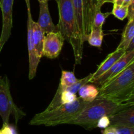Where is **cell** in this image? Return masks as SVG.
<instances>
[{
	"mask_svg": "<svg viewBox=\"0 0 134 134\" xmlns=\"http://www.w3.org/2000/svg\"><path fill=\"white\" fill-rule=\"evenodd\" d=\"M97 98L107 99L116 103L134 105V61L99 87Z\"/></svg>",
	"mask_w": 134,
	"mask_h": 134,
	"instance_id": "obj_1",
	"label": "cell"
},
{
	"mask_svg": "<svg viewBox=\"0 0 134 134\" xmlns=\"http://www.w3.org/2000/svg\"><path fill=\"white\" fill-rule=\"evenodd\" d=\"M58 3L59 22L56 26L64 39L71 45L76 64L82 59L84 42L78 29L72 0H56Z\"/></svg>",
	"mask_w": 134,
	"mask_h": 134,
	"instance_id": "obj_2",
	"label": "cell"
},
{
	"mask_svg": "<svg viewBox=\"0 0 134 134\" xmlns=\"http://www.w3.org/2000/svg\"><path fill=\"white\" fill-rule=\"evenodd\" d=\"M132 106V104H120L103 98H96L92 102H88L78 116L69 124L78 125L86 130L96 127L97 123L103 116H110L123 109Z\"/></svg>",
	"mask_w": 134,
	"mask_h": 134,
	"instance_id": "obj_3",
	"label": "cell"
},
{
	"mask_svg": "<svg viewBox=\"0 0 134 134\" xmlns=\"http://www.w3.org/2000/svg\"><path fill=\"white\" fill-rule=\"evenodd\" d=\"M88 102L84 101L80 97L74 102L64 104L51 110H46L36 114L29 122L30 125L55 126L60 124H69L78 116Z\"/></svg>",
	"mask_w": 134,
	"mask_h": 134,
	"instance_id": "obj_4",
	"label": "cell"
},
{
	"mask_svg": "<svg viewBox=\"0 0 134 134\" xmlns=\"http://www.w3.org/2000/svg\"><path fill=\"white\" fill-rule=\"evenodd\" d=\"M78 29L82 42L87 40L92 28L98 0H72Z\"/></svg>",
	"mask_w": 134,
	"mask_h": 134,
	"instance_id": "obj_5",
	"label": "cell"
},
{
	"mask_svg": "<svg viewBox=\"0 0 134 134\" xmlns=\"http://www.w3.org/2000/svg\"><path fill=\"white\" fill-rule=\"evenodd\" d=\"M10 114L14 116L16 123H17L18 120L26 115L13 101L7 76L4 77L0 76V116L3 123H9Z\"/></svg>",
	"mask_w": 134,
	"mask_h": 134,
	"instance_id": "obj_6",
	"label": "cell"
},
{
	"mask_svg": "<svg viewBox=\"0 0 134 134\" xmlns=\"http://www.w3.org/2000/svg\"><path fill=\"white\" fill-rule=\"evenodd\" d=\"M26 3L27 9V42L29 55V79L32 80L36 75L37 69L38 64H39L41 59L37 53L32 39V24L34 20L31 17V11H30V0H26Z\"/></svg>",
	"mask_w": 134,
	"mask_h": 134,
	"instance_id": "obj_7",
	"label": "cell"
},
{
	"mask_svg": "<svg viewBox=\"0 0 134 134\" xmlns=\"http://www.w3.org/2000/svg\"><path fill=\"white\" fill-rule=\"evenodd\" d=\"M134 61V50L129 52H126L109 70L105 72L103 75L92 81V84L97 85L98 88L100 87L103 84L107 82L111 79L117 76L124 68L128 66L131 63Z\"/></svg>",
	"mask_w": 134,
	"mask_h": 134,
	"instance_id": "obj_8",
	"label": "cell"
},
{
	"mask_svg": "<svg viewBox=\"0 0 134 134\" xmlns=\"http://www.w3.org/2000/svg\"><path fill=\"white\" fill-rule=\"evenodd\" d=\"M14 0H0L2 13V30L0 36V53L10 38L13 27V7Z\"/></svg>",
	"mask_w": 134,
	"mask_h": 134,
	"instance_id": "obj_9",
	"label": "cell"
},
{
	"mask_svg": "<svg viewBox=\"0 0 134 134\" xmlns=\"http://www.w3.org/2000/svg\"><path fill=\"white\" fill-rule=\"evenodd\" d=\"M64 38L60 32H54L44 36L43 45V56L48 59H56L62 49Z\"/></svg>",
	"mask_w": 134,
	"mask_h": 134,
	"instance_id": "obj_10",
	"label": "cell"
},
{
	"mask_svg": "<svg viewBox=\"0 0 134 134\" xmlns=\"http://www.w3.org/2000/svg\"><path fill=\"white\" fill-rule=\"evenodd\" d=\"M37 23L44 34L58 32L57 26L54 24L48 10V1L39 2V15Z\"/></svg>",
	"mask_w": 134,
	"mask_h": 134,
	"instance_id": "obj_11",
	"label": "cell"
},
{
	"mask_svg": "<svg viewBox=\"0 0 134 134\" xmlns=\"http://www.w3.org/2000/svg\"><path fill=\"white\" fill-rule=\"evenodd\" d=\"M111 126L134 127V106L123 109L109 116Z\"/></svg>",
	"mask_w": 134,
	"mask_h": 134,
	"instance_id": "obj_12",
	"label": "cell"
},
{
	"mask_svg": "<svg viewBox=\"0 0 134 134\" xmlns=\"http://www.w3.org/2000/svg\"><path fill=\"white\" fill-rule=\"evenodd\" d=\"M126 53L125 51L123 50L116 49L115 51L112 52L111 53L109 54L106 59L98 66V69L95 72L92 73V78L90 82L92 83L97 78L103 75L105 72H107L108 70L111 68V67L124 55Z\"/></svg>",
	"mask_w": 134,
	"mask_h": 134,
	"instance_id": "obj_13",
	"label": "cell"
},
{
	"mask_svg": "<svg viewBox=\"0 0 134 134\" xmlns=\"http://www.w3.org/2000/svg\"><path fill=\"white\" fill-rule=\"evenodd\" d=\"M134 39V19L128 20V22L123 31L121 40L116 49L125 51L128 48L131 41Z\"/></svg>",
	"mask_w": 134,
	"mask_h": 134,
	"instance_id": "obj_14",
	"label": "cell"
},
{
	"mask_svg": "<svg viewBox=\"0 0 134 134\" xmlns=\"http://www.w3.org/2000/svg\"><path fill=\"white\" fill-rule=\"evenodd\" d=\"M44 36L45 34L42 31L37 23L34 21L32 24V39L37 53L40 59L43 56V45Z\"/></svg>",
	"mask_w": 134,
	"mask_h": 134,
	"instance_id": "obj_15",
	"label": "cell"
},
{
	"mask_svg": "<svg viewBox=\"0 0 134 134\" xmlns=\"http://www.w3.org/2000/svg\"><path fill=\"white\" fill-rule=\"evenodd\" d=\"M79 97L86 102H92L97 98L99 93V88L94 85H83L78 91Z\"/></svg>",
	"mask_w": 134,
	"mask_h": 134,
	"instance_id": "obj_16",
	"label": "cell"
},
{
	"mask_svg": "<svg viewBox=\"0 0 134 134\" xmlns=\"http://www.w3.org/2000/svg\"><path fill=\"white\" fill-rule=\"evenodd\" d=\"M103 39V32L102 28H92V30L87 39L89 44L94 47L100 48Z\"/></svg>",
	"mask_w": 134,
	"mask_h": 134,
	"instance_id": "obj_17",
	"label": "cell"
},
{
	"mask_svg": "<svg viewBox=\"0 0 134 134\" xmlns=\"http://www.w3.org/2000/svg\"><path fill=\"white\" fill-rule=\"evenodd\" d=\"M102 5L98 2V5H97L95 14H94V20H93L92 28H102L106 18L111 14V13H102L101 11V8H102Z\"/></svg>",
	"mask_w": 134,
	"mask_h": 134,
	"instance_id": "obj_18",
	"label": "cell"
},
{
	"mask_svg": "<svg viewBox=\"0 0 134 134\" xmlns=\"http://www.w3.org/2000/svg\"><path fill=\"white\" fill-rule=\"evenodd\" d=\"M111 14H113L118 19L123 20L126 18H127V16H128V7L113 5Z\"/></svg>",
	"mask_w": 134,
	"mask_h": 134,
	"instance_id": "obj_19",
	"label": "cell"
},
{
	"mask_svg": "<svg viewBox=\"0 0 134 134\" xmlns=\"http://www.w3.org/2000/svg\"><path fill=\"white\" fill-rule=\"evenodd\" d=\"M78 97H77V95L71 93L70 91L65 89L62 91L61 94V102L62 105L64 104H68L73 102L75 101Z\"/></svg>",
	"mask_w": 134,
	"mask_h": 134,
	"instance_id": "obj_20",
	"label": "cell"
},
{
	"mask_svg": "<svg viewBox=\"0 0 134 134\" xmlns=\"http://www.w3.org/2000/svg\"><path fill=\"white\" fill-rule=\"evenodd\" d=\"M119 134H134V127L127 126H113Z\"/></svg>",
	"mask_w": 134,
	"mask_h": 134,
	"instance_id": "obj_21",
	"label": "cell"
},
{
	"mask_svg": "<svg viewBox=\"0 0 134 134\" xmlns=\"http://www.w3.org/2000/svg\"><path fill=\"white\" fill-rule=\"evenodd\" d=\"M109 126L110 121L109 116H103L98 120L96 125V127H103V128H106V127Z\"/></svg>",
	"mask_w": 134,
	"mask_h": 134,
	"instance_id": "obj_22",
	"label": "cell"
},
{
	"mask_svg": "<svg viewBox=\"0 0 134 134\" xmlns=\"http://www.w3.org/2000/svg\"><path fill=\"white\" fill-rule=\"evenodd\" d=\"M0 134H16L14 129L9 123H3L0 130Z\"/></svg>",
	"mask_w": 134,
	"mask_h": 134,
	"instance_id": "obj_23",
	"label": "cell"
},
{
	"mask_svg": "<svg viewBox=\"0 0 134 134\" xmlns=\"http://www.w3.org/2000/svg\"><path fill=\"white\" fill-rule=\"evenodd\" d=\"M128 20L134 19V1L132 2L128 7Z\"/></svg>",
	"mask_w": 134,
	"mask_h": 134,
	"instance_id": "obj_24",
	"label": "cell"
},
{
	"mask_svg": "<svg viewBox=\"0 0 134 134\" xmlns=\"http://www.w3.org/2000/svg\"><path fill=\"white\" fill-rule=\"evenodd\" d=\"M103 134H119L118 131H116V130L115 129V127L113 126H108L106 128H105V130H103Z\"/></svg>",
	"mask_w": 134,
	"mask_h": 134,
	"instance_id": "obj_25",
	"label": "cell"
},
{
	"mask_svg": "<svg viewBox=\"0 0 134 134\" xmlns=\"http://www.w3.org/2000/svg\"><path fill=\"white\" fill-rule=\"evenodd\" d=\"M99 3L100 4H102V5L105 3H114V1L115 0H98Z\"/></svg>",
	"mask_w": 134,
	"mask_h": 134,
	"instance_id": "obj_26",
	"label": "cell"
},
{
	"mask_svg": "<svg viewBox=\"0 0 134 134\" xmlns=\"http://www.w3.org/2000/svg\"><path fill=\"white\" fill-rule=\"evenodd\" d=\"M133 0H124V2H123L122 5L123 6H126L128 7L132 2H133Z\"/></svg>",
	"mask_w": 134,
	"mask_h": 134,
	"instance_id": "obj_27",
	"label": "cell"
},
{
	"mask_svg": "<svg viewBox=\"0 0 134 134\" xmlns=\"http://www.w3.org/2000/svg\"><path fill=\"white\" fill-rule=\"evenodd\" d=\"M124 0H115L113 5H122V3H123V2H124Z\"/></svg>",
	"mask_w": 134,
	"mask_h": 134,
	"instance_id": "obj_28",
	"label": "cell"
},
{
	"mask_svg": "<svg viewBox=\"0 0 134 134\" xmlns=\"http://www.w3.org/2000/svg\"><path fill=\"white\" fill-rule=\"evenodd\" d=\"M37 1H39V2H42V1H48L49 0H37Z\"/></svg>",
	"mask_w": 134,
	"mask_h": 134,
	"instance_id": "obj_29",
	"label": "cell"
},
{
	"mask_svg": "<svg viewBox=\"0 0 134 134\" xmlns=\"http://www.w3.org/2000/svg\"></svg>",
	"mask_w": 134,
	"mask_h": 134,
	"instance_id": "obj_30",
	"label": "cell"
}]
</instances>
